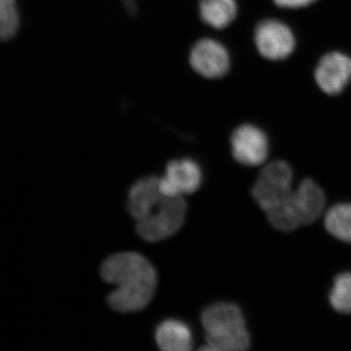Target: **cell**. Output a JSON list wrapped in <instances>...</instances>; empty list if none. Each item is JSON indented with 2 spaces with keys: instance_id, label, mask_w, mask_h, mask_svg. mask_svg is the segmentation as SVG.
<instances>
[{
  "instance_id": "cell-1",
  "label": "cell",
  "mask_w": 351,
  "mask_h": 351,
  "mask_svg": "<svg viewBox=\"0 0 351 351\" xmlns=\"http://www.w3.org/2000/svg\"><path fill=\"white\" fill-rule=\"evenodd\" d=\"M127 207L136 219L138 235L149 242L161 241L179 232L186 215L182 196L163 193L157 177L135 182L129 191Z\"/></svg>"
},
{
  "instance_id": "cell-2",
  "label": "cell",
  "mask_w": 351,
  "mask_h": 351,
  "mask_svg": "<svg viewBox=\"0 0 351 351\" xmlns=\"http://www.w3.org/2000/svg\"><path fill=\"white\" fill-rule=\"evenodd\" d=\"M101 276L106 282L115 286L108 302L119 313L142 311L156 293V270L149 260L135 252L108 257L101 265Z\"/></svg>"
},
{
  "instance_id": "cell-3",
  "label": "cell",
  "mask_w": 351,
  "mask_h": 351,
  "mask_svg": "<svg viewBox=\"0 0 351 351\" xmlns=\"http://www.w3.org/2000/svg\"><path fill=\"white\" fill-rule=\"evenodd\" d=\"M206 346L212 351H242L250 346L243 313L237 304L219 302L208 306L201 316Z\"/></svg>"
},
{
  "instance_id": "cell-4",
  "label": "cell",
  "mask_w": 351,
  "mask_h": 351,
  "mask_svg": "<svg viewBox=\"0 0 351 351\" xmlns=\"http://www.w3.org/2000/svg\"><path fill=\"white\" fill-rule=\"evenodd\" d=\"M293 170L287 162L276 160L261 171L252 196L263 211L280 204L292 195Z\"/></svg>"
},
{
  "instance_id": "cell-5",
  "label": "cell",
  "mask_w": 351,
  "mask_h": 351,
  "mask_svg": "<svg viewBox=\"0 0 351 351\" xmlns=\"http://www.w3.org/2000/svg\"><path fill=\"white\" fill-rule=\"evenodd\" d=\"M189 64L200 77L219 80L230 71V53L226 46L217 39L202 38L191 46Z\"/></svg>"
},
{
  "instance_id": "cell-6",
  "label": "cell",
  "mask_w": 351,
  "mask_h": 351,
  "mask_svg": "<svg viewBox=\"0 0 351 351\" xmlns=\"http://www.w3.org/2000/svg\"><path fill=\"white\" fill-rule=\"evenodd\" d=\"M256 47L261 56L269 61H280L291 56L295 47L294 34L280 21L265 20L255 31Z\"/></svg>"
},
{
  "instance_id": "cell-7",
  "label": "cell",
  "mask_w": 351,
  "mask_h": 351,
  "mask_svg": "<svg viewBox=\"0 0 351 351\" xmlns=\"http://www.w3.org/2000/svg\"><path fill=\"white\" fill-rule=\"evenodd\" d=\"M232 156L246 166H258L269 156V140L265 132L252 124H243L233 131L230 137Z\"/></svg>"
},
{
  "instance_id": "cell-8",
  "label": "cell",
  "mask_w": 351,
  "mask_h": 351,
  "mask_svg": "<svg viewBox=\"0 0 351 351\" xmlns=\"http://www.w3.org/2000/svg\"><path fill=\"white\" fill-rule=\"evenodd\" d=\"M202 181L199 164L191 158L177 159L168 163L165 176L159 178V188L165 195L182 196L195 193Z\"/></svg>"
},
{
  "instance_id": "cell-9",
  "label": "cell",
  "mask_w": 351,
  "mask_h": 351,
  "mask_svg": "<svg viewBox=\"0 0 351 351\" xmlns=\"http://www.w3.org/2000/svg\"><path fill=\"white\" fill-rule=\"evenodd\" d=\"M314 76L324 93H341L351 80V58L341 52L328 53L321 58Z\"/></svg>"
},
{
  "instance_id": "cell-10",
  "label": "cell",
  "mask_w": 351,
  "mask_h": 351,
  "mask_svg": "<svg viewBox=\"0 0 351 351\" xmlns=\"http://www.w3.org/2000/svg\"><path fill=\"white\" fill-rule=\"evenodd\" d=\"M290 202L300 225H311L324 213L326 196L313 180L306 179L293 191Z\"/></svg>"
},
{
  "instance_id": "cell-11",
  "label": "cell",
  "mask_w": 351,
  "mask_h": 351,
  "mask_svg": "<svg viewBox=\"0 0 351 351\" xmlns=\"http://www.w3.org/2000/svg\"><path fill=\"white\" fill-rule=\"evenodd\" d=\"M156 339L159 348L165 351H189L193 348L191 328L184 321L168 319L156 328Z\"/></svg>"
},
{
  "instance_id": "cell-12",
  "label": "cell",
  "mask_w": 351,
  "mask_h": 351,
  "mask_svg": "<svg viewBox=\"0 0 351 351\" xmlns=\"http://www.w3.org/2000/svg\"><path fill=\"white\" fill-rule=\"evenodd\" d=\"M237 0H198V15L203 24L214 29H225L234 22Z\"/></svg>"
},
{
  "instance_id": "cell-13",
  "label": "cell",
  "mask_w": 351,
  "mask_h": 351,
  "mask_svg": "<svg viewBox=\"0 0 351 351\" xmlns=\"http://www.w3.org/2000/svg\"><path fill=\"white\" fill-rule=\"evenodd\" d=\"M324 225L332 237L351 244V203H341L330 208L325 215Z\"/></svg>"
},
{
  "instance_id": "cell-14",
  "label": "cell",
  "mask_w": 351,
  "mask_h": 351,
  "mask_svg": "<svg viewBox=\"0 0 351 351\" xmlns=\"http://www.w3.org/2000/svg\"><path fill=\"white\" fill-rule=\"evenodd\" d=\"M330 304L339 313H351V272L339 274L335 279L329 295Z\"/></svg>"
},
{
  "instance_id": "cell-15",
  "label": "cell",
  "mask_w": 351,
  "mask_h": 351,
  "mask_svg": "<svg viewBox=\"0 0 351 351\" xmlns=\"http://www.w3.org/2000/svg\"><path fill=\"white\" fill-rule=\"evenodd\" d=\"M19 25L20 17L16 0H0V41L14 38Z\"/></svg>"
},
{
  "instance_id": "cell-16",
  "label": "cell",
  "mask_w": 351,
  "mask_h": 351,
  "mask_svg": "<svg viewBox=\"0 0 351 351\" xmlns=\"http://www.w3.org/2000/svg\"><path fill=\"white\" fill-rule=\"evenodd\" d=\"M315 1L316 0H274L277 6L289 9L304 8Z\"/></svg>"
}]
</instances>
